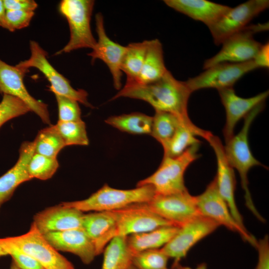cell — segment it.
<instances>
[{"mask_svg": "<svg viewBox=\"0 0 269 269\" xmlns=\"http://www.w3.org/2000/svg\"><path fill=\"white\" fill-rule=\"evenodd\" d=\"M192 92L185 81L175 79L167 70L159 80L145 85H125L111 100L127 97L145 101L155 111L172 114L179 118L195 134L206 140L212 133L195 125L188 114V102Z\"/></svg>", "mask_w": 269, "mask_h": 269, "instance_id": "cell-1", "label": "cell"}, {"mask_svg": "<svg viewBox=\"0 0 269 269\" xmlns=\"http://www.w3.org/2000/svg\"><path fill=\"white\" fill-rule=\"evenodd\" d=\"M264 103L262 104L249 113L245 118L243 127L237 134L234 135L226 142L224 146V153L230 166L239 173L241 185L245 192V199L247 207L261 222H265V219L256 209L252 200L249 188L248 174L250 170L256 166H264L253 155L249 145V132L250 127L263 109Z\"/></svg>", "mask_w": 269, "mask_h": 269, "instance_id": "cell-2", "label": "cell"}, {"mask_svg": "<svg viewBox=\"0 0 269 269\" xmlns=\"http://www.w3.org/2000/svg\"><path fill=\"white\" fill-rule=\"evenodd\" d=\"M155 194L154 188L149 185L124 190L114 188L105 184L86 199L61 204L83 212H110L134 204L148 203Z\"/></svg>", "mask_w": 269, "mask_h": 269, "instance_id": "cell-3", "label": "cell"}, {"mask_svg": "<svg viewBox=\"0 0 269 269\" xmlns=\"http://www.w3.org/2000/svg\"><path fill=\"white\" fill-rule=\"evenodd\" d=\"M199 144L187 148L181 155L163 157L157 169L151 175L139 181L136 186L149 185L155 194H169L187 190L184 179L188 167L199 157Z\"/></svg>", "mask_w": 269, "mask_h": 269, "instance_id": "cell-4", "label": "cell"}, {"mask_svg": "<svg viewBox=\"0 0 269 269\" xmlns=\"http://www.w3.org/2000/svg\"><path fill=\"white\" fill-rule=\"evenodd\" d=\"M95 2L92 0H63L59 10L67 19L70 30L67 44L56 53H69L77 49L95 47L97 40L91 29V19Z\"/></svg>", "mask_w": 269, "mask_h": 269, "instance_id": "cell-5", "label": "cell"}, {"mask_svg": "<svg viewBox=\"0 0 269 269\" xmlns=\"http://www.w3.org/2000/svg\"><path fill=\"white\" fill-rule=\"evenodd\" d=\"M268 29V22L248 25L230 36L222 43L219 52L205 60L203 69L206 70L223 62L242 63L253 60L262 46L254 38L253 35Z\"/></svg>", "mask_w": 269, "mask_h": 269, "instance_id": "cell-6", "label": "cell"}, {"mask_svg": "<svg viewBox=\"0 0 269 269\" xmlns=\"http://www.w3.org/2000/svg\"><path fill=\"white\" fill-rule=\"evenodd\" d=\"M4 238L38 262L44 269H75L73 264L47 241L33 222L26 233Z\"/></svg>", "mask_w": 269, "mask_h": 269, "instance_id": "cell-7", "label": "cell"}, {"mask_svg": "<svg viewBox=\"0 0 269 269\" xmlns=\"http://www.w3.org/2000/svg\"><path fill=\"white\" fill-rule=\"evenodd\" d=\"M31 55L29 59L20 62L16 66L28 70L34 67L39 70L50 83V91L54 94L61 95L74 99L86 107L93 108L88 102L87 92L83 89L76 90L67 78L59 73L47 59V52L35 41H30Z\"/></svg>", "mask_w": 269, "mask_h": 269, "instance_id": "cell-8", "label": "cell"}, {"mask_svg": "<svg viewBox=\"0 0 269 269\" xmlns=\"http://www.w3.org/2000/svg\"><path fill=\"white\" fill-rule=\"evenodd\" d=\"M195 198L201 215L214 221L219 226H224L228 230L237 233L244 241L256 247L257 240L233 217L227 203L218 192L215 178L204 191Z\"/></svg>", "mask_w": 269, "mask_h": 269, "instance_id": "cell-9", "label": "cell"}, {"mask_svg": "<svg viewBox=\"0 0 269 269\" xmlns=\"http://www.w3.org/2000/svg\"><path fill=\"white\" fill-rule=\"evenodd\" d=\"M258 68L253 60L242 63L223 62L185 81L192 92L205 88H232L242 76Z\"/></svg>", "mask_w": 269, "mask_h": 269, "instance_id": "cell-10", "label": "cell"}, {"mask_svg": "<svg viewBox=\"0 0 269 269\" xmlns=\"http://www.w3.org/2000/svg\"><path fill=\"white\" fill-rule=\"evenodd\" d=\"M147 204L157 215L179 227L201 215L195 196L188 190L169 194H155Z\"/></svg>", "mask_w": 269, "mask_h": 269, "instance_id": "cell-11", "label": "cell"}, {"mask_svg": "<svg viewBox=\"0 0 269 269\" xmlns=\"http://www.w3.org/2000/svg\"><path fill=\"white\" fill-rule=\"evenodd\" d=\"M110 212L116 223L117 236L127 237L173 225L153 212L147 203L134 204Z\"/></svg>", "mask_w": 269, "mask_h": 269, "instance_id": "cell-12", "label": "cell"}, {"mask_svg": "<svg viewBox=\"0 0 269 269\" xmlns=\"http://www.w3.org/2000/svg\"><path fill=\"white\" fill-rule=\"evenodd\" d=\"M268 0H250L231 8L214 25L209 28L216 45L241 31L260 13L269 7Z\"/></svg>", "mask_w": 269, "mask_h": 269, "instance_id": "cell-13", "label": "cell"}, {"mask_svg": "<svg viewBox=\"0 0 269 269\" xmlns=\"http://www.w3.org/2000/svg\"><path fill=\"white\" fill-rule=\"evenodd\" d=\"M220 226L214 221L200 215L180 227L177 232L161 250L174 262H180L199 241Z\"/></svg>", "mask_w": 269, "mask_h": 269, "instance_id": "cell-14", "label": "cell"}, {"mask_svg": "<svg viewBox=\"0 0 269 269\" xmlns=\"http://www.w3.org/2000/svg\"><path fill=\"white\" fill-rule=\"evenodd\" d=\"M28 70L7 64L0 59V93L16 97L48 125L50 124L47 106L33 97L27 91L23 78Z\"/></svg>", "mask_w": 269, "mask_h": 269, "instance_id": "cell-15", "label": "cell"}, {"mask_svg": "<svg viewBox=\"0 0 269 269\" xmlns=\"http://www.w3.org/2000/svg\"><path fill=\"white\" fill-rule=\"evenodd\" d=\"M95 21L98 40L88 55L91 57L92 62L98 59L106 64L112 76L114 87L120 90L122 76L121 67L127 47L108 37L104 27L103 16L101 13H97Z\"/></svg>", "mask_w": 269, "mask_h": 269, "instance_id": "cell-16", "label": "cell"}, {"mask_svg": "<svg viewBox=\"0 0 269 269\" xmlns=\"http://www.w3.org/2000/svg\"><path fill=\"white\" fill-rule=\"evenodd\" d=\"M212 147L217 161V174L215 177L220 195L227 203L230 212L238 223L245 228L235 199L236 178L233 168L227 161L224 146L220 138L213 134L207 140Z\"/></svg>", "mask_w": 269, "mask_h": 269, "instance_id": "cell-17", "label": "cell"}, {"mask_svg": "<svg viewBox=\"0 0 269 269\" xmlns=\"http://www.w3.org/2000/svg\"><path fill=\"white\" fill-rule=\"evenodd\" d=\"M221 102L226 112V123L223 135L227 142L234 135L237 123L258 106L264 104L268 98L269 90L248 98L238 96L233 87L218 90Z\"/></svg>", "mask_w": 269, "mask_h": 269, "instance_id": "cell-18", "label": "cell"}, {"mask_svg": "<svg viewBox=\"0 0 269 269\" xmlns=\"http://www.w3.org/2000/svg\"><path fill=\"white\" fill-rule=\"evenodd\" d=\"M84 214L76 208L60 204L36 213L33 217V223L43 235L82 228Z\"/></svg>", "mask_w": 269, "mask_h": 269, "instance_id": "cell-19", "label": "cell"}, {"mask_svg": "<svg viewBox=\"0 0 269 269\" xmlns=\"http://www.w3.org/2000/svg\"><path fill=\"white\" fill-rule=\"evenodd\" d=\"M43 236L57 251L72 253L86 265L91 263L97 256L93 243L82 228L48 233Z\"/></svg>", "mask_w": 269, "mask_h": 269, "instance_id": "cell-20", "label": "cell"}, {"mask_svg": "<svg viewBox=\"0 0 269 269\" xmlns=\"http://www.w3.org/2000/svg\"><path fill=\"white\" fill-rule=\"evenodd\" d=\"M82 228L93 243L97 256L117 236L116 223L110 212L84 214Z\"/></svg>", "mask_w": 269, "mask_h": 269, "instance_id": "cell-21", "label": "cell"}, {"mask_svg": "<svg viewBox=\"0 0 269 269\" xmlns=\"http://www.w3.org/2000/svg\"><path fill=\"white\" fill-rule=\"evenodd\" d=\"M169 7L209 28L216 23L231 7L206 0H165Z\"/></svg>", "mask_w": 269, "mask_h": 269, "instance_id": "cell-22", "label": "cell"}, {"mask_svg": "<svg viewBox=\"0 0 269 269\" xmlns=\"http://www.w3.org/2000/svg\"><path fill=\"white\" fill-rule=\"evenodd\" d=\"M34 153V141H25L20 146L15 164L0 177V205L7 201L16 188L32 178L27 170L29 160Z\"/></svg>", "mask_w": 269, "mask_h": 269, "instance_id": "cell-23", "label": "cell"}, {"mask_svg": "<svg viewBox=\"0 0 269 269\" xmlns=\"http://www.w3.org/2000/svg\"><path fill=\"white\" fill-rule=\"evenodd\" d=\"M179 228L175 225H168L148 232L130 235L126 237L127 243L133 254L148 250L159 249L172 238Z\"/></svg>", "mask_w": 269, "mask_h": 269, "instance_id": "cell-24", "label": "cell"}, {"mask_svg": "<svg viewBox=\"0 0 269 269\" xmlns=\"http://www.w3.org/2000/svg\"><path fill=\"white\" fill-rule=\"evenodd\" d=\"M167 70L164 64L161 42L157 39L148 40L141 69L135 82L131 85H145L154 82L161 78Z\"/></svg>", "mask_w": 269, "mask_h": 269, "instance_id": "cell-25", "label": "cell"}, {"mask_svg": "<svg viewBox=\"0 0 269 269\" xmlns=\"http://www.w3.org/2000/svg\"><path fill=\"white\" fill-rule=\"evenodd\" d=\"M101 269H126L132 264L133 253L126 237L117 236L105 247Z\"/></svg>", "mask_w": 269, "mask_h": 269, "instance_id": "cell-26", "label": "cell"}, {"mask_svg": "<svg viewBox=\"0 0 269 269\" xmlns=\"http://www.w3.org/2000/svg\"><path fill=\"white\" fill-rule=\"evenodd\" d=\"M148 44V40L131 43L126 46L124 55L121 71L127 77L125 85L134 84L141 69Z\"/></svg>", "mask_w": 269, "mask_h": 269, "instance_id": "cell-27", "label": "cell"}, {"mask_svg": "<svg viewBox=\"0 0 269 269\" xmlns=\"http://www.w3.org/2000/svg\"><path fill=\"white\" fill-rule=\"evenodd\" d=\"M106 123L121 131L134 134H150L152 117L140 113L112 116Z\"/></svg>", "mask_w": 269, "mask_h": 269, "instance_id": "cell-28", "label": "cell"}, {"mask_svg": "<svg viewBox=\"0 0 269 269\" xmlns=\"http://www.w3.org/2000/svg\"><path fill=\"white\" fill-rule=\"evenodd\" d=\"M182 124L186 125L172 114L166 112L155 111L154 116L152 117L150 134L163 145L172 137L177 129Z\"/></svg>", "mask_w": 269, "mask_h": 269, "instance_id": "cell-29", "label": "cell"}, {"mask_svg": "<svg viewBox=\"0 0 269 269\" xmlns=\"http://www.w3.org/2000/svg\"><path fill=\"white\" fill-rule=\"evenodd\" d=\"M33 141L34 153L52 158H57L59 151L65 146L54 125L40 131Z\"/></svg>", "mask_w": 269, "mask_h": 269, "instance_id": "cell-30", "label": "cell"}, {"mask_svg": "<svg viewBox=\"0 0 269 269\" xmlns=\"http://www.w3.org/2000/svg\"><path fill=\"white\" fill-rule=\"evenodd\" d=\"M196 136L189 127L184 124H181L172 137L162 145L164 151L163 157L178 156L190 146L199 144L200 141Z\"/></svg>", "mask_w": 269, "mask_h": 269, "instance_id": "cell-31", "label": "cell"}, {"mask_svg": "<svg viewBox=\"0 0 269 269\" xmlns=\"http://www.w3.org/2000/svg\"><path fill=\"white\" fill-rule=\"evenodd\" d=\"M54 127L62 138L65 146L89 144L86 125L82 120L73 122L58 121Z\"/></svg>", "mask_w": 269, "mask_h": 269, "instance_id": "cell-32", "label": "cell"}, {"mask_svg": "<svg viewBox=\"0 0 269 269\" xmlns=\"http://www.w3.org/2000/svg\"><path fill=\"white\" fill-rule=\"evenodd\" d=\"M58 167L57 158L34 153L28 163L27 170L32 179L45 180L52 177Z\"/></svg>", "mask_w": 269, "mask_h": 269, "instance_id": "cell-33", "label": "cell"}, {"mask_svg": "<svg viewBox=\"0 0 269 269\" xmlns=\"http://www.w3.org/2000/svg\"><path fill=\"white\" fill-rule=\"evenodd\" d=\"M169 259L160 249L148 250L134 254L132 264L137 269H168Z\"/></svg>", "mask_w": 269, "mask_h": 269, "instance_id": "cell-34", "label": "cell"}, {"mask_svg": "<svg viewBox=\"0 0 269 269\" xmlns=\"http://www.w3.org/2000/svg\"><path fill=\"white\" fill-rule=\"evenodd\" d=\"M30 111L21 100L12 96L3 95L0 103V127L7 121Z\"/></svg>", "mask_w": 269, "mask_h": 269, "instance_id": "cell-35", "label": "cell"}, {"mask_svg": "<svg viewBox=\"0 0 269 269\" xmlns=\"http://www.w3.org/2000/svg\"><path fill=\"white\" fill-rule=\"evenodd\" d=\"M58 109V121L73 122L81 120L78 102L68 97L55 94Z\"/></svg>", "mask_w": 269, "mask_h": 269, "instance_id": "cell-36", "label": "cell"}, {"mask_svg": "<svg viewBox=\"0 0 269 269\" xmlns=\"http://www.w3.org/2000/svg\"><path fill=\"white\" fill-rule=\"evenodd\" d=\"M34 15V11L6 10L8 30L13 32L28 26Z\"/></svg>", "mask_w": 269, "mask_h": 269, "instance_id": "cell-37", "label": "cell"}, {"mask_svg": "<svg viewBox=\"0 0 269 269\" xmlns=\"http://www.w3.org/2000/svg\"><path fill=\"white\" fill-rule=\"evenodd\" d=\"M258 252V261L255 269H269V238L266 235L257 241L255 247Z\"/></svg>", "mask_w": 269, "mask_h": 269, "instance_id": "cell-38", "label": "cell"}, {"mask_svg": "<svg viewBox=\"0 0 269 269\" xmlns=\"http://www.w3.org/2000/svg\"><path fill=\"white\" fill-rule=\"evenodd\" d=\"M6 10H22L34 11L38 6L33 0H4Z\"/></svg>", "mask_w": 269, "mask_h": 269, "instance_id": "cell-39", "label": "cell"}, {"mask_svg": "<svg viewBox=\"0 0 269 269\" xmlns=\"http://www.w3.org/2000/svg\"><path fill=\"white\" fill-rule=\"evenodd\" d=\"M257 68H269V43L262 45L259 51L253 59Z\"/></svg>", "mask_w": 269, "mask_h": 269, "instance_id": "cell-40", "label": "cell"}, {"mask_svg": "<svg viewBox=\"0 0 269 269\" xmlns=\"http://www.w3.org/2000/svg\"><path fill=\"white\" fill-rule=\"evenodd\" d=\"M6 10L3 1L0 0V26L8 30V25L6 19Z\"/></svg>", "mask_w": 269, "mask_h": 269, "instance_id": "cell-41", "label": "cell"}, {"mask_svg": "<svg viewBox=\"0 0 269 269\" xmlns=\"http://www.w3.org/2000/svg\"><path fill=\"white\" fill-rule=\"evenodd\" d=\"M172 269H193L188 267H185L181 265L180 262H174L172 267ZM194 269H207V265L205 263H202L198 265Z\"/></svg>", "mask_w": 269, "mask_h": 269, "instance_id": "cell-42", "label": "cell"}, {"mask_svg": "<svg viewBox=\"0 0 269 269\" xmlns=\"http://www.w3.org/2000/svg\"><path fill=\"white\" fill-rule=\"evenodd\" d=\"M9 269H22L19 268L13 261L12 262Z\"/></svg>", "mask_w": 269, "mask_h": 269, "instance_id": "cell-43", "label": "cell"}, {"mask_svg": "<svg viewBox=\"0 0 269 269\" xmlns=\"http://www.w3.org/2000/svg\"><path fill=\"white\" fill-rule=\"evenodd\" d=\"M126 269H137L131 264L127 267Z\"/></svg>", "mask_w": 269, "mask_h": 269, "instance_id": "cell-44", "label": "cell"}, {"mask_svg": "<svg viewBox=\"0 0 269 269\" xmlns=\"http://www.w3.org/2000/svg\"><path fill=\"white\" fill-rule=\"evenodd\" d=\"M0 206H1V205H0Z\"/></svg>", "mask_w": 269, "mask_h": 269, "instance_id": "cell-45", "label": "cell"}, {"mask_svg": "<svg viewBox=\"0 0 269 269\" xmlns=\"http://www.w3.org/2000/svg\"><path fill=\"white\" fill-rule=\"evenodd\" d=\"M44 269L43 268V269Z\"/></svg>", "mask_w": 269, "mask_h": 269, "instance_id": "cell-46", "label": "cell"}, {"mask_svg": "<svg viewBox=\"0 0 269 269\" xmlns=\"http://www.w3.org/2000/svg\"><path fill=\"white\" fill-rule=\"evenodd\" d=\"M0 257H1V256H0Z\"/></svg>", "mask_w": 269, "mask_h": 269, "instance_id": "cell-47", "label": "cell"}]
</instances>
